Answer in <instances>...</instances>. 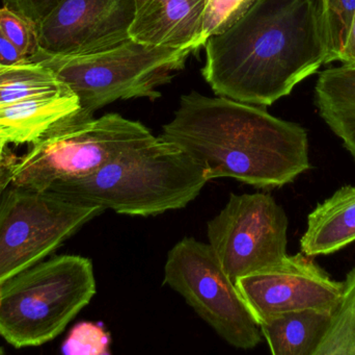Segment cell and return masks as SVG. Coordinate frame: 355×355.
<instances>
[{"label": "cell", "mask_w": 355, "mask_h": 355, "mask_svg": "<svg viewBox=\"0 0 355 355\" xmlns=\"http://www.w3.org/2000/svg\"><path fill=\"white\" fill-rule=\"evenodd\" d=\"M204 46L202 77L217 96L272 106L327 63L320 0H257Z\"/></svg>", "instance_id": "cell-1"}, {"label": "cell", "mask_w": 355, "mask_h": 355, "mask_svg": "<svg viewBox=\"0 0 355 355\" xmlns=\"http://www.w3.org/2000/svg\"><path fill=\"white\" fill-rule=\"evenodd\" d=\"M164 139L204 167L209 181L233 179L259 189L293 183L310 170L309 137L264 106L191 92L180 98Z\"/></svg>", "instance_id": "cell-2"}, {"label": "cell", "mask_w": 355, "mask_h": 355, "mask_svg": "<svg viewBox=\"0 0 355 355\" xmlns=\"http://www.w3.org/2000/svg\"><path fill=\"white\" fill-rule=\"evenodd\" d=\"M208 181L204 167L189 154L154 135L91 174L56 181L48 191L85 206L148 217L185 208Z\"/></svg>", "instance_id": "cell-3"}, {"label": "cell", "mask_w": 355, "mask_h": 355, "mask_svg": "<svg viewBox=\"0 0 355 355\" xmlns=\"http://www.w3.org/2000/svg\"><path fill=\"white\" fill-rule=\"evenodd\" d=\"M96 295L93 263L54 256L0 285V336L16 348L52 341Z\"/></svg>", "instance_id": "cell-4"}, {"label": "cell", "mask_w": 355, "mask_h": 355, "mask_svg": "<svg viewBox=\"0 0 355 355\" xmlns=\"http://www.w3.org/2000/svg\"><path fill=\"white\" fill-rule=\"evenodd\" d=\"M188 49L150 45L128 39L101 51L48 53L40 48L29 58L51 69L78 97L80 110L94 115L116 100L162 97L168 85L185 67Z\"/></svg>", "instance_id": "cell-5"}, {"label": "cell", "mask_w": 355, "mask_h": 355, "mask_svg": "<svg viewBox=\"0 0 355 355\" xmlns=\"http://www.w3.org/2000/svg\"><path fill=\"white\" fill-rule=\"evenodd\" d=\"M153 137L139 121L116 113L95 118L79 110L52 124L24 154L15 156L10 185L46 191L56 181L91 174Z\"/></svg>", "instance_id": "cell-6"}, {"label": "cell", "mask_w": 355, "mask_h": 355, "mask_svg": "<svg viewBox=\"0 0 355 355\" xmlns=\"http://www.w3.org/2000/svg\"><path fill=\"white\" fill-rule=\"evenodd\" d=\"M104 212L48 190L10 185L0 198V285L45 260Z\"/></svg>", "instance_id": "cell-7"}, {"label": "cell", "mask_w": 355, "mask_h": 355, "mask_svg": "<svg viewBox=\"0 0 355 355\" xmlns=\"http://www.w3.org/2000/svg\"><path fill=\"white\" fill-rule=\"evenodd\" d=\"M164 285L179 293L215 333L237 349L262 342L235 281L225 273L209 244L184 238L168 252Z\"/></svg>", "instance_id": "cell-8"}, {"label": "cell", "mask_w": 355, "mask_h": 355, "mask_svg": "<svg viewBox=\"0 0 355 355\" xmlns=\"http://www.w3.org/2000/svg\"><path fill=\"white\" fill-rule=\"evenodd\" d=\"M289 220L267 193L233 194L208 222L209 245L232 281L281 263L287 254Z\"/></svg>", "instance_id": "cell-9"}, {"label": "cell", "mask_w": 355, "mask_h": 355, "mask_svg": "<svg viewBox=\"0 0 355 355\" xmlns=\"http://www.w3.org/2000/svg\"><path fill=\"white\" fill-rule=\"evenodd\" d=\"M257 324L296 311L333 312L343 281L331 279L311 256H287L281 263L235 281Z\"/></svg>", "instance_id": "cell-10"}, {"label": "cell", "mask_w": 355, "mask_h": 355, "mask_svg": "<svg viewBox=\"0 0 355 355\" xmlns=\"http://www.w3.org/2000/svg\"><path fill=\"white\" fill-rule=\"evenodd\" d=\"M135 0H62L37 25L48 53L101 51L130 39Z\"/></svg>", "instance_id": "cell-11"}, {"label": "cell", "mask_w": 355, "mask_h": 355, "mask_svg": "<svg viewBox=\"0 0 355 355\" xmlns=\"http://www.w3.org/2000/svg\"><path fill=\"white\" fill-rule=\"evenodd\" d=\"M206 0H135L129 35L150 45L188 49L205 45L202 31Z\"/></svg>", "instance_id": "cell-12"}, {"label": "cell", "mask_w": 355, "mask_h": 355, "mask_svg": "<svg viewBox=\"0 0 355 355\" xmlns=\"http://www.w3.org/2000/svg\"><path fill=\"white\" fill-rule=\"evenodd\" d=\"M355 242V187L343 185L309 214L300 249L315 258L329 256Z\"/></svg>", "instance_id": "cell-13"}, {"label": "cell", "mask_w": 355, "mask_h": 355, "mask_svg": "<svg viewBox=\"0 0 355 355\" xmlns=\"http://www.w3.org/2000/svg\"><path fill=\"white\" fill-rule=\"evenodd\" d=\"M315 104L355 160V67L341 65L322 71L315 85Z\"/></svg>", "instance_id": "cell-14"}, {"label": "cell", "mask_w": 355, "mask_h": 355, "mask_svg": "<svg viewBox=\"0 0 355 355\" xmlns=\"http://www.w3.org/2000/svg\"><path fill=\"white\" fill-rule=\"evenodd\" d=\"M80 110L72 91L0 104V127L16 135L18 144H31L60 119Z\"/></svg>", "instance_id": "cell-15"}, {"label": "cell", "mask_w": 355, "mask_h": 355, "mask_svg": "<svg viewBox=\"0 0 355 355\" xmlns=\"http://www.w3.org/2000/svg\"><path fill=\"white\" fill-rule=\"evenodd\" d=\"M331 312L296 311L273 317L259 325L273 355H314L322 340Z\"/></svg>", "instance_id": "cell-16"}, {"label": "cell", "mask_w": 355, "mask_h": 355, "mask_svg": "<svg viewBox=\"0 0 355 355\" xmlns=\"http://www.w3.org/2000/svg\"><path fill=\"white\" fill-rule=\"evenodd\" d=\"M70 90L51 69L40 63L0 65V104L53 95Z\"/></svg>", "instance_id": "cell-17"}, {"label": "cell", "mask_w": 355, "mask_h": 355, "mask_svg": "<svg viewBox=\"0 0 355 355\" xmlns=\"http://www.w3.org/2000/svg\"><path fill=\"white\" fill-rule=\"evenodd\" d=\"M314 355H355V267L346 275L339 302Z\"/></svg>", "instance_id": "cell-18"}, {"label": "cell", "mask_w": 355, "mask_h": 355, "mask_svg": "<svg viewBox=\"0 0 355 355\" xmlns=\"http://www.w3.org/2000/svg\"><path fill=\"white\" fill-rule=\"evenodd\" d=\"M327 41L325 64L339 62L342 50L354 24L355 0H320Z\"/></svg>", "instance_id": "cell-19"}, {"label": "cell", "mask_w": 355, "mask_h": 355, "mask_svg": "<svg viewBox=\"0 0 355 355\" xmlns=\"http://www.w3.org/2000/svg\"><path fill=\"white\" fill-rule=\"evenodd\" d=\"M257 0H206L202 31L205 41L219 35L240 20Z\"/></svg>", "instance_id": "cell-20"}, {"label": "cell", "mask_w": 355, "mask_h": 355, "mask_svg": "<svg viewBox=\"0 0 355 355\" xmlns=\"http://www.w3.org/2000/svg\"><path fill=\"white\" fill-rule=\"evenodd\" d=\"M110 336L100 323H78L62 344L67 355H110Z\"/></svg>", "instance_id": "cell-21"}, {"label": "cell", "mask_w": 355, "mask_h": 355, "mask_svg": "<svg viewBox=\"0 0 355 355\" xmlns=\"http://www.w3.org/2000/svg\"><path fill=\"white\" fill-rule=\"evenodd\" d=\"M0 31L28 58L39 51L37 25L3 6L0 8Z\"/></svg>", "instance_id": "cell-22"}, {"label": "cell", "mask_w": 355, "mask_h": 355, "mask_svg": "<svg viewBox=\"0 0 355 355\" xmlns=\"http://www.w3.org/2000/svg\"><path fill=\"white\" fill-rule=\"evenodd\" d=\"M2 6L18 13L35 25L45 19L62 0H1Z\"/></svg>", "instance_id": "cell-23"}, {"label": "cell", "mask_w": 355, "mask_h": 355, "mask_svg": "<svg viewBox=\"0 0 355 355\" xmlns=\"http://www.w3.org/2000/svg\"><path fill=\"white\" fill-rule=\"evenodd\" d=\"M26 63H31L28 56L23 54L0 31V65L10 66V65L26 64Z\"/></svg>", "instance_id": "cell-24"}, {"label": "cell", "mask_w": 355, "mask_h": 355, "mask_svg": "<svg viewBox=\"0 0 355 355\" xmlns=\"http://www.w3.org/2000/svg\"><path fill=\"white\" fill-rule=\"evenodd\" d=\"M339 62L342 65L355 67V17L354 24H352L349 35H348L347 40H346L341 56H340Z\"/></svg>", "instance_id": "cell-25"}, {"label": "cell", "mask_w": 355, "mask_h": 355, "mask_svg": "<svg viewBox=\"0 0 355 355\" xmlns=\"http://www.w3.org/2000/svg\"><path fill=\"white\" fill-rule=\"evenodd\" d=\"M15 156L6 154L0 162V198L12 181V160Z\"/></svg>", "instance_id": "cell-26"}, {"label": "cell", "mask_w": 355, "mask_h": 355, "mask_svg": "<svg viewBox=\"0 0 355 355\" xmlns=\"http://www.w3.org/2000/svg\"><path fill=\"white\" fill-rule=\"evenodd\" d=\"M0 140L8 142V144H18L16 135L12 131L3 129V127H0Z\"/></svg>", "instance_id": "cell-27"}, {"label": "cell", "mask_w": 355, "mask_h": 355, "mask_svg": "<svg viewBox=\"0 0 355 355\" xmlns=\"http://www.w3.org/2000/svg\"><path fill=\"white\" fill-rule=\"evenodd\" d=\"M8 145V142L2 141V140H0V162H1V160H3L4 156L8 154V149H6Z\"/></svg>", "instance_id": "cell-28"}, {"label": "cell", "mask_w": 355, "mask_h": 355, "mask_svg": "<svg viewBox=\"0 0 355 355\" xmlns=\"http://www.w3.org/2000/svg\"><path fill=\"white\" fill-rule=\"evenodd\" d=\"M3 354V352H2L1 348H0V354Z\"/></svg>", "instance_id": "cell-29"}]
</instances>
